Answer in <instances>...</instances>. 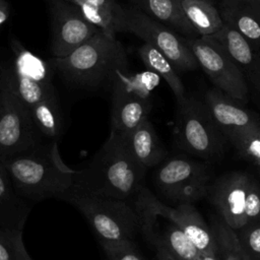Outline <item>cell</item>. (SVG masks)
I'll use <instances>...</instances> for the list:
<instances>
[{
	"label": "cell",
	"instance_id": "cell-38",
	"mask_svg": "<svg viewBox=\"0 0 260 260\" xmlns=\"http://www.w3.org/2000/svg\"><path fill=\"white\" fill-rule=\"evenodd\" d=\"M242 1H244V0H242Z\"/></svg>",
	"mask_w": 260,
	"mask_h": 260
},
{
	"label": "cell",
	"instance_id": "cell-13",
	"mask_svg": "<svg viewBox=\"0 0 260 260\" xmlns=\"http://www.w3.org/2000/svg\"><path fill=\"white\" fill-rule=\"evenodd\" d=\"M49 4L52 18L51 52L54 58L69 55L100 30L74 3L49 0Z\"/></svg>",
	"mask_w": 260,
	"mask_h": 260
},
{
	"label": "cell",
	"instance_id": "cell-30",
	"mask_svg": "<svg viewBox=\"0 0 260 260\" xmlns=\"http://www.w3.org/2000/svg\"><path fill=\"white\" fill-rule=\"evenodd\" d=\"M109 260H144L134 241L100 242Z\"/></svg>",
	"mask_w": 260,
	"mask_h": 260
},
{
	"label": "cell",
	"instance_id": "cell-29",
	"mask_svg": "<svg viewBox=\"0 0 260 260\" xmlns=\"http://www.w3.org/2000/svg\"><path fill=\"white\" fill-rule=\"evenodd\" d=\"M239 242L251 260H260V219L237 231Z\"/></svg>",
	"mask_w": 260,
	"mask_h": 260
},
{
	"label": "cell",
	"instance_id": "cell-23",
	"mask_svg": "<svg viewBox=\"0 0 260 260\" xmlns=\"http://www.w3.org/2000/svg\"><path fill=\"white\" fill-rule=\"evenodd\" d=\"M138 54L147 69L165 79L176 96L177 102L185 98V87L179 72L162 53L151 45L144 43L139 47Z\"/></svg>",
	"mask_w": 260,
	"mask_h": 260
},
{
	"label": "cell",
	"instance_id": "cell-3",
	"mask_svg": "<svg viewBox=\"0 0 260 260\" xmlns=\"http://www.w3.org/2000/svg\"><path fill=\"white\" fill-rule=\"evenodd\" d=\"M52 64L69 82L96 87L112 81L128 68L127 52L116 36L100 29L92 38Z\"/></svg>",
	"mask_w": 260,
	"mask_h": 260
},
{
	"label": "cell",
	"instance_id": "cell-36",
	"mask_svg": "<svg viewBox=\"0 0 260 260\" xmlns=\"http://www.w3.org/2000/svg\"><path fill=\"white\" fill-rule=\"evenodd\" d=\"M258 174H259V179H260V170H258Z\"/></svg>",
	"mask_w": 260,
	"mask_h": 260
},
{
	"label": "cell",
	"instance_id": "cell-12",
	"mask_svg": "<svg viewBox=\"0 0 260 260\" xmlns=\"http://www.w3.org/2000/svg\"><path fill=\"white\" fill-rule=\"evenodd\" d=\"M14 52L13 88L21 102L30 109L44 99L55 93L52 73L48 64L38 55L12 41Z\"/></svg>",
	"mask_w": 260,
	"mask_h": 260
},
{
	"label": "cell",
	"instance_id": "cell-2",
	"mask_svg": "<svg viewBox=\"0 0 260 260\" xmlns=\"http://www.w3.org/2000/svg\"><path fill=\"white\" fill-rule=\"evenodd\" d=\"M1 162V161H0ZM17 193L27 202L62 197L73 187L75 171L62 160L56 140L2 161Z\"/></svg>",
	"mask_w": 260,
	"mask_h": 260
},
{
	"label": "cell",
	"instance_id": "cell-7",
	"mask_svg": "<svg viewBox=\"0 0 260 260\" xmlns=\"http://www.w3.org/2000/svg\"><path fill=\"white\" fill-rule=\"evenodd\" d=\"M0 161L30 152L42 141L29 109L13 88V69L0 73Z\"/></svg>",
	"mask_w": 260,
	"mask_h": 260
},
{
	"label": "cell",
	"instance_id": "cell-15",
	"mask_svg": "<svg viewBox=\"0 0 260 260\" xmlns=\"http://www.w3.org/2000/svg\"><path fill=\"white\" fill-rule=\"evenodd\" d=\"M203 101L219 130L228 137L242 130L260 128L259 117L216 87L209 88Z\"/></svg>",
	"mask_w": 260,
	"mask_h": 260
},
{
	"label": "cell",
	"instance_id": "cell-6",
	"mask_svg": "<svg viewBox=\"0 0 260 260\" xmlns=\"http://www.w3.org/2000/svg\"><path fill=\"white\" fill-rule=\"evenodd\" d=\"M174 138L180 149L205 161L218 159L228 141L204 101L191 95L177 102Z\"/></svg>",
	"mask_w": 260,
	"mask_h": 260
},
{
	"label": "cell",
	"instance_id": "cell-33",
	"mask_svg": "<svg viewBox=\"0 0 260 260\" xmlns=\"http://www.w3.org/2000/svg\"><path fill=\"white\" fill-rule=\"evenodd\" d=\"M196 260H221L218 253H201Z\"/></svg>",
	"mask_w": 260,
	"mask_h": 260
},
{
	"label": "cell",
	"instance_id": "cell-9",
	"mask_svg": "<svg viewBox=\"0 0 260 260\" xmlns=\"http://www.w3.org/2000/svg\"><path fill=\"white\" fill-rule=\"evenodd\" d=\"M131 32L162 53L178 72L199 68L187 38L168 25L153 19L135 6L125 8L124 32Z\"/></svg>",
	"mask_w": 260,
	"mask_h": 260
},
{
	"label": "cell",
	"instance_id": "cell-11",
	"mask_svg": "<svg viewBox=\"0 0 260 260\" xmlns=\"http://www.w3.org/2000/svg\"><path fill=\"white\" fill-rule=\"evenodd\" d=\"M111 131L126 133L148 119L151 110L149 87L141 82L139 76L120 73L112 82Z\"/></svg>",
	"mask_w": 260,
	"mask_h": 260
},
{
	"label": "cell",
	"instance_id": "cell-14",
	"mask_svg": "<svg viewBox=\"0 0 260 260\" xmlns=\"http://www.w3.org/2000/svg\"><path fill=\"white\" fill-rule=\"evenodd\" d=\"M253 179L246 172H230L213 181L208 189L207 196L217 214L236 231L247 224V202Z\"/></svg>",
	"mask_w": 260,
	"mask_h": 260
},
{
	"label": "cell",
	"instance_id": "cell-19",
	"mask_svg": "<svg viewBox=\"0 0 260 260\" xmlns=\"http://www.w3.org/2000/svg\"><path fill=\"white\" fill-rule=\"evenodd\" d=\"M30 207L15 190L13 183L0 162V228L23 231Z\"/></svg>",
	"mask_w": 260,
	"mask_h": 260
},
{
	"label": "cell",
	"instance_id": "cell-10",
	"mask_svg": "<svg viewBox=\"0 0 260 260\" xmlns=\"http://www.w3.org/2000/svg\"><path fill=\"white\" fill-rule=\"evenodd\" d=\"M187 43L214 87L243 104L248 102L249 84L244 74L216 40L211 37L187 38Z\"/></svg>",
	"mask_w": 260,
	"mask_h": 260
},
{
	"label": "cell",
	"instance_id": "cell-22",
	"mask_svg": "<svg viewBox=\"0 0 260 260\" xmlns=\"http://www.w3.org/2000/svg\"><path fill=\"white\" fill-rule=\"evenodd\" d=\"M180 3L199 37H211L224 26L219 9L214 3L207 0H180Z\"/></svg>",
	"mask_w": 260,
	"mask_h": 260
},
{
	"label": "cell",
	"instance_id": "cell-35",
	"mask_svg": "<svg viewBox=\"0 0 260 260\" xmlns=\"http://www.w3.org/2000/svg\"><path fill=\"white\" fill-rule=\"evenodd\" d=\"M207 1H209V2H212V3H214V0H207Z\"/></svg>",
	"mask_w": 260,
	"mask_h": 260
},
{
	"label": "cell",
	"instance_id": "cell-26",
	"mask_svg": "<svg viewBox=\"0 0 260 260\" xmlns=\"http://www.w3.org/2000/svg\"><path fill=\"white\" fill-rule=\"evenodd\" d=\"M210 228L216 239L221 260H245V252L239 242L237 231L218 215H212Z\"/></svg>",
	"mask_w": 260,
	"mask_h": 260
},
{
	"label": "cell",
	"instance_id": "cell-17",
	"mask_svg": "<svg viewBox=\"0 0 260 260\" xmlns=\"http://www.w3.org/2000/svg\"><path fill=\"white\" fill-rule=\"evenodd\" d=\"M218 9L224 24L260 51V0H221Z\"/></svg>",
	"mask_w": 260,
	"mask_h": 260
},
{
	"label": "cell",
	"instance_id": "cell-34",
	"mask_svg": "<svg viewBox=\"0 0 260 260\" xmlns=\"http://www.w3.org/2000/svg\"><path fill=\"white\" fill-rule=\"evenodd\" d=\"M245 260H251L249 257H248V255L245 253Z\"/></svg>",
	"mask_w": 260,
	"mask_h": 260
},
{
	"label": "cell",
	"instance_id": "cell-24",
	"mask_svg": "<svg viewBox=\"0 0 260 260\" xmlns=\"http://www.w3.org/2000/svg\"><path fill=\"white\" fill-rule=\"evenodd\" d=\"M32 122L43 138L57 140L62 133V116L56 94L39 102L30 109Z\"/></svg>",
	"mask_w": 260,
	"mask_h": 260
},
{
	"label": "cell",
	"instance_id": "cell-25",
	"mask_svg": "<svg viewBox=\"0 0 260 260\" xmlns=\"http://www.w3.org/2000/svg\"><path fill=\"white\" fill-rule=\"evenodd\" d=\"M149 242L153 246L155 244L162 245L179 260H196L201 254L187 235L171 222L165 228L162 233H155Z\"/></svg>",
	"mask_w": 260,
	"mask_h": 260
},
{
	"label": "cell",
	"instance_id": "cell-20",
	"mask_svg": "<svg viewBox=\"0 0 260 260\" xmlns=\"http://www.w3.org/2000/svg\"><path fill=\"white\" fill-rule=\"evenodd\" d=\"M135 7L188 39L198 34L187 19L180 0H130Z\"/></svg>",
	"mask_w": 260,
	"mask_h": 260
},
{
	"label": "cell",
	"instance_id": "cell-5",
	"mask_svg": "<svg viewBox=\"0 0 260 260\" xmlns=\"http://www.w3.org/2000/svg\"><path fill=\"white\" fill-rule=\"evenodd\" d=\"M133 206L139 217L140 230L148 242L155 235L154 223L160 216L181 229L200 253H218L213 231L192 203L169 206L143 186L133 199Z\"/></svg>",
	"mask_w": 260,
	"mask_h": 260
},
{
	"label": "cell",
	"instance_id": "cell-18",
	"mask_svg": "<svg viewBox=\"0 0 260 260\" xmlns=\"http://www.w3.org/2000/svg\"><path fill=\"white\" fill-rule=\"evenodd\" d=\"M117 134L120 135L130 155L142 167H156L165 160L166 149L149 119L129 132Z\"/></svg>",
	"mask_w": 260,
	"mask_h": 260
},
{
	"label": "cell",
	"instance_id": "cell-16",
	"mask_svg": "<svg viewBox=\"0 0 260 260\" xmlns=\"http://www.w3.org/2000/svg\"><path fill=\"white\" fill-rule=\"evenodd\" d=\"M211 38L225 49L244 74L249 86L260 95V51L226 24Z\"/></svg>",
	"mask_w": 260,
	"mask_h": 260
},
{
	"label": "cell",
	"instance_id": "cell-27",
	"mask_svg": "<svg viewBox=\"0 0 260 260\" xmlns=\"http://www.w3.org/2000/svg\"><path fill=\"white\" fill-rule=\"evenodd\" d=\"M238 153L260 170V128L239 131L228 137Z\"/></svg>",
	"mask_w": 260,
	"mask_h": 260
},
{
	"label": "cell",
	"instance_id": "cell-37",
	"mask_svg": "<svg viewBox=\"0 0 260 260\" xmlns=\"http://www.w3.org/2000/svg\"><path fill=\"white\" fill-rule=\"evenodd\" d=\"M0 87H1V77H0Z\"/></svg>",
	"mask_w": 260,
	"mask_h": 260
},
{
	"label": "cell",
	"instance_id": "cell-28",
	"mask_svg": "<svg viewBox=\"0 0 260 260\" xmlns=\"http://www.w3.org/2000/svg\"><path fill=\"white\" fill-rule=\"evenodd\" d=\"M0 260H34L25 250L22 231L0 228Z\"/></svg>",
	"mask_w": 260,
	"mask_h": 260
},
{
	"label": "cell",
	"instance_id": "cell-4",
	"mask_svg": "<svg viewBox=\"0 0 260 260\" xmlns=\"http://www.w3.org/2000/svg\"><path fill=\"white\" fill-rule=\"evenodd\" d=\"M61 200L74 206L89 222L100 242L134 241L138 214L128 201L70 189Z\"/></svg>",
	"mask_w": 260,
	"mask_h": 260
},
{
	"label": "cell",
	"instance_id": "cell-31",
	"mask_svg": "<svg viewBox=\"0 0 260 260\" xmlns=\"http://www.w3.org/2000/svg\"><path fill=\"white\" fill-rule=\"evenodd\" d=\"M154 247L156 249L155 260H179L173 254H171V252L168 251L162 245L155 244Z\"/></svg>",
	"mask_w": 260,
	"mask_h": 260
},
{
	"label": "cell",
	"instance_id": "cell-21",
	"mask_svg": "<svg viewBox=\"0 0 260 260\" xmlns=\"http://www.w3.org/2000/svg\"><path fill=\"white\" fill-rule=\"evenodd\" d=\"M83 16L105 32L116 36L124 32L125 8L116 0H70Z\"/></svg>",
	"mask_w": 260,
	"mask_h": 260
},
{
	"label": "cell",
	"instance_id": "cell-1",
	"mask_svg": "<svg viewBox=\"0 0 260 260\" xmlns=\"http://www.w3.org/2000/svg\"><path fill=\"white\" fill-rule=\"evenodd\" d=\"M146 170L130 155L120 135L110 132L90 160L75 171L72 188L129 202L144 186Z\"/></svg>",
	"mask_w": 260,
	"mask_h": 260
},
{
	"label": "cell",
	"instance_id": "cell-32",
	"mask_svg": "<svg viewBox=\"0 0 260 260\" xmlns=\"http://www.w3.org/2000/svg\"><path fill=\"white\" fill-rule=\"evenodd\" d=\"M9 16V6L5 0H0V25L3 24Z\"/></svg>",
	"mask_w": 260,
	"mask_h": 260
},
{
	"label": "cell",
	"instance_id": "cell-8",
	"mask_svg": "<svg viewBox=\"0 0 260 260\" xmlns=\"http://www.w3.org/2000/svg\"><path fill=\"white\" fill-rule=\"evenodd\" d=\"M211 169L204 160L178 155L161 161L154 173V184L171 202L194 203L207 196Z\"/></svg>",
	"mask_w": 260,
	"mask_h": 260
}]
</instances>
